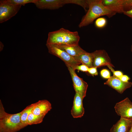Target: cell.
Here are the masks:
<instances>
[{
    "mask_svg": "<svg viewBox=\"0 0 132 132\" xmlns=\"http://www.w3.org/2000/svg\"><path fill=\"white\" fill-rule=\"evenodd\" d=\"M4 45L1 42H0V51H1L3 48Z\"/></svg>",
    "mask_w": 132,
    "mask_h": 132,
    "instance_id": "27",
    "label": "cell"
},
{
    "mask_svg": "<svg viewBox=\"0 0 132 132\" xmlns=\"http://www.w3.org/2000/svg\"><path fill=\"white\" fill-rule=\"evenodd\" d=\"M120 5L123 13L130 11L132 9V0H120Z\"/></svg>",
    "mask_w": 132,
    "mask_h": 132,
    "instance_id": "18",
    "label": "cell"
},
{
    "mask_svg": "<svg viewBox=\"0 0 132 132\" xmlns=\"http://www.w3.org/2000/svg\"><path fill=\"white\" fill-rule=\"evenodd\" d=\"M21 6L13 4L9 0H0V23L5 22L15 16Z\"/></svg>",
    "mask_w": 132,
    "mask_h": 132,
    "instance_id": "4",
    "label": "cell"
},
{
    "mask_svg": "<svg viewBox=\"0 0 132 132\" xmlns=\"http://www.w3.org/2000/svg\"><path fill=\"white\" fill-rule=\"evenodd\" d=\"M80 39L77 32H71L61 28L48 33L46 44L78 45Z\"/></svg>",
    "mask_w": 132,
    "mask_h": 132,
    "instance_id": "2",
    "label": "cell"
},
{
    "mask_svg": "<svg viewBox=\"0 0 132 132\" xmlns=\"http://www.w3.org/2000/svg\"><path fill=\"white\" fill-rule=\"evenodd\" d=\"M123 13L132 19V9L130 11L124 12Z\"/></svg>",
    "mask_w": 132,
    "mask_h": 132,
    "instance_id": "26",
    "label": "cell"
},
{
    "mask_svg": "<svg viewBox=\"0 0 132 132\" xmlns=\"http://www.w3.org/2000/svg\"><path fill=\"white\" fill-rule=\"evenodd\" d=\"M55 45L59 48L65 51L70 55L74 57L87 52L82 49L78 44Z\"/></svg>",
    "mask_w": 132,
    "mask_h": 132,
    "instance_id": "14",
    "label": "cell"
},
{
    "mask_svg": "<svg viewBox=\"0 0 132 132\" xmlns=\"http://www.w3.org/2000/svg\"><path fill=\"white\" fill-rule=\"evenodd\" d=\"M74 58L80 64L85 65L89 68L93 67L92 65L93 56L92 53L87 52Z\"/></svg>",
    "mask_w": 132,
    "mask_h": 132,
    "instance_id": "15",
    "label": "cell"
},
{
    "mask_svg": "<svg viewBox=\"0 0 132 132\" xmlns=\"http://www.w3.org/2000/svg\"><path fill=\"white\" fill-rule=\"evenodd\" d=\"M132 121V119L121 117L111 128L110 132H128L130 128Z\"/></svg>",
    "mask_w": 132,
    "mask_h": 132,
    "instance_id": "13",
    "label": "cell"
},
{
    "mask_svg": "<svg viewBox=\"0 0 132 132\" xmlns=\"http://www.w3.org/2000/svg\"><path fill=\"white\" fill-rule=\"evenodd\" d=\"M93 56L92 65L97 67L108 65L112 67L113 65L107 52L104 50H96L92 53Z\"/></svg>",
    "mask_w": 132,
    "mask_h": 132,
    "instance_id": "9",
    "label": "cell"
},
{
    "mask_svg": "<svg viewBox=\"0 0 132 132\" xmlns=\"http://www.w3.org/2000/svg\"><path fill=\"white\" fill-rule=\"evenodd\" d=\"M114 109L117 114L121 117L132 119V102L128 98L116 103Z\"/></svg>",
    "mask_w": 132,
    "mask_h": 132,
    "instance_id": "7",
    "label": "cell"
},
{
    "mask_svg": "<svg viewBox=\"0 0 132 132\" xmlns=\"http://www.w3.org/2000/svg\"><path fill=\"white\" fill-rule=\"evenodd\" d=\"M89 68L84 65L82 64L77 66L74 69L75 70H77L78 71H81L83 72H88Z\"/></svg>",
    "mask_w": 132,
    "mask_h": 132,
    "instance_id": "23",
    "label": "cell"
},
{
    "mask_svg": "<svg viewBox=\"0 0 132 132\" xmlns=\"http://www.w3.org/2000/svg\"><path fill=\"white\" fill-rule=\"evenodd\" d=\"M107 66L111 70L113 74V76L120 78L123 75L122 72L119 71H115L113 68L112 67L109 65H108Z\"/></svg>",
    "mask_w": 132,
    "mask_h": 132,
    "instance_id": "21",
    "label": "cell"
},
{
    "mask_svg": "<svg viewBox=\"0 0 132 132\" xmlns=\"http://www.w3.org/2000/svg\"><path fill=\"white\" fill-rule=\"evenodd\" d=\"M46 45L48 52L61 59L65 63L66 66H70L74 69L77 66L81 64L76 61L74 57L55 45L46 44Z\"/></svg>",
    "mask_w": 132,
    "mask_h": 132,
    "instance_id": "5",
    "label": "cell"
},
{
    "mask_svg": "<svg viewBox=\"0 0 132 132\" xmlns=\"http://www.w3.org/2000/svg\"><path fill=\"white\" fill-rule=\"evenodd\" d=\"M34 105V103L28 106L21 111L20 117V120L21 122L26 126L28 125L27 122V118L31 112Z\"/></svg>",
    "mask_w": 132,
    "mask_h": 132,
    "instance_id": "16",
    "label": "cell"
},
{
    "mask_svg": "<svg viewBox=\"0 0 132 132\" xmlns=\"http://www.w3.org/2000/svg\"><path fill=\"white\" fill-rule=\"evenodd\" d=\"M11 3L18 5L24 6L26 4L30 3H34L37 0H9Z\"/></svg>",
    "mask_w": 132,
    "mask_h": 132,
    "instance_id": "20",
    "label": "cell"
},
{
    "mask_svg": "<svg viewBox=\"0 0 132 132\" xmlns=\"http://www.w3.org/2000/svg\"><path fill=\"white\" fill-rule=\"evenodd\" d=\"M88 72L93 76H97L98 74L97 68L94 67L89 68Z\"/></svg>",
    "mask_w": 132,
    "mask_h": 132,
    "instance_id": "24",
    "label": "cell"
},
{
    "mask_svg": "<svg viewBox=\"0 0 132 132\" xmlns=\"http://www.w3.org/2000/svg\"><path fill=\"white\" fill-rule=\"evenodd\" d=\"M83 99L79 94L76 93L71 110V114L73 118H81L84 115L85 111L83 104Z\"/></svg>",
    "mask_w": 132,
    "mask_h": 132,
    "instance_id": "11",
    "label": "cell"
},
{
    "mask_svg": "<svg viewBox=\"0 0 132 132\" xmlns=\"http://www.w3.org/2000/svg\"><path fill=\"white\" fill-rule=\"evenodd\" d=\"M71 3V0H37L34 3L39 9L50 10L58 9L65 4Z\"/></svg>",
    "mask_w": 132,
    "mask_h": 132,
    "instance_id": "8",
    "label": "cell"
},
{
    "mask_svg": "<svg viewBox=\"0 0 132 132\" xmlns=\"http://www.w3.org/2000/svg\"><path fill=\"white\" fill-rule=\"evenodd\" d=\"M52 109L50 103L47 100L43 99L34 103L32 112L35 115L44 117Z\"/></svg>",
    "mask_w": 132,
    "mask_h": 132,
    "instance_id": "12",
    "label": "cell"
},
{
    "mask_svg": "<svg viewBox=\"0 0 132 132\" xmlns=\"http://www.w3.org/2000/svg\"><path fill=\"white\" fill-rule=\"evenodd\" d=\"M100 74L101 76L105 78L108 79L111 77L109 71L106 69H103L101 70Z\"/></svg>",
    "mask_w": 132,
    "mask_h": 132,
    "instance_id": "22",
    "label": "cell"
},
{
    "mask_svg": "<svg viewBox=\"0 0 132 132\" xmlns=\"http://www.w3.org/2000/svg\"><path fill=\"white\" fill-rule=\"evenodd\" d=\"M131 51L132 52V45H131Z\"/></svg>",
    "mask_w": 132,
    "mask_h": 132,
    "instance_id": "29",
    "label": "cell"
},
{
    "mask_svg": "<svg viewBox=\"0 0 132 132\" xmlns=\"http://www.w3.org/2000/svg\"><path fill=\"white\" fill-rule=\"evenodd\" d=\"M119 78L121 81L124 82H128V81L130 79V78L126 75H123Z\"/></svg>",
    "mask_w": 132,
    "mask_h": 132,
    "instance_id": "25",
    "label": "cell"
},
{
    "mask_svg": "<svg viewBox=\"0 0 132 132\" xmlns=\"http://www.w3.org/2000/svg\"><path fill=\"white\" fill-rule=\"evenodd\" d=\"M66 66L71 75L76 93L84 99L86 95L88 86L87 83L77 75L73 68L69 66Z\"/></svg>",
    "mask_w": 132,
    "mask_h": 132,
    "instance_id": "6",
    "label": "cell"
},
{
    "mask_svg": "<svg viewBox=\"0 0 132 132\" xmlns=\"http://www.w3.org/2000/svg\"><path fill=\"white\" fill-rule=\"evenodd\" d=\"M116 90L119 93L122 94L126 89L130 88L132 85L131 82H123L119 78L113 76H111L108 80L104 83Z\"/></svg>",
    "mask_w": 132,
    "mask_h": 132,
    "instance_id": "10",
    "label": "cell"
},
{
    "mask_svg": "<svg viewBox=\"0 0 132 132\" xmlns=\"http://www.w3.org/2000/svg\"><path fill=\"white\" fill-rule=\"evenodd\" d=\"M44 117L36 115L31 112L28 115L27 120L28 125L39 124L42 122Z\"/></svg>",
    "mask_w": 132,
    "mask_h": 132,
    "instance_id": "17",
    "label": "cell"
},
{
    "mask_svg": "<svg viewBox=\"0 0 132 132\" xmlns=\"http://www.w3.org/2000/svg\"><path fill=\"white\" fill-rule=\"evenodd\" d=\"M21 113H6L0 100V132H16L26 126L21 121Z\"/></svg>",
    "mask_w": 132,
    "mask_h": 132,
    "instance_id": "3",
    "label": "cell"
},
{
    "mask_svg": "<svg viewBox=\"0 0 132 132\" xmlns=\"http://www.w3.org/2000/svg\"><path fill=\"white\" fill-rule=\"evenodd\" d=\"M132 121L131 126L130 129H129L128 132H132Z\"/></svg>",
    "mask_w": 132,
    "mask_h": 132,
    "instance_id": "28",
    "label": "cell"
},
{
    "mask_svg": "<svg viewBox=\"0 0 132 132\" xmlns=\"http://www.w3.org/2000/svg\"><path fill=\"white\" fill-rule=\"evenodd\" d=\"M88 8L79 24V28L86 26L92 23L95 20L100 17L106 16L110 18L116 14L105 6L102 0H87Z\"/></svg>",
    "mask_w": 132,
    "mask_h": 132,
    "instance_id": "1",
    "label": "cell"
},
{
    "mask_svg": "<svg viewBox=\"0 0 132 132\" xmlns=\"http://www.w3.org/2000/svg\"><path fill=\"white\" fill-rule=\"evenodd\" d=\"M107 20L103 17H100L97 19L95 22V26L97 28H102L104 27L106 25Z\"/></svg>",
    "mask_w": 132,
    "mask_h": 132,
    "instance_id": "19",
    "label": "cell"
}]
</instances>
